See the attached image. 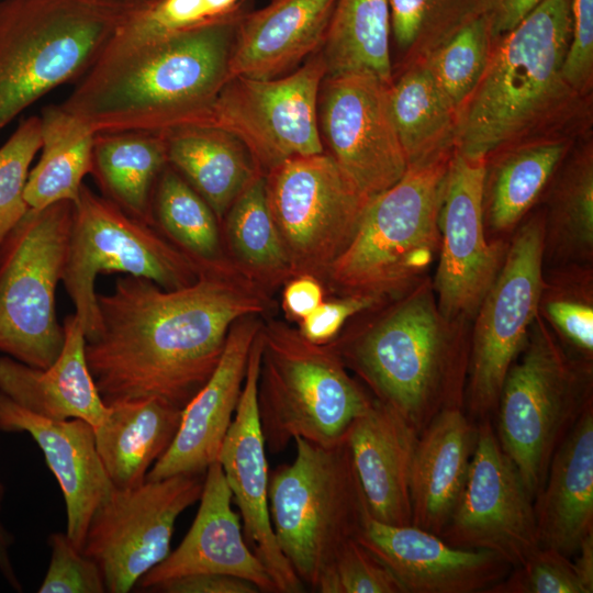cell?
<instances>
[{
  "instance_id": "6da1fadb",
  "label": "cell",
  "mask_w": 593,
  "mask_h": 593,
  "mask_svg": "<svg viewBox=\"0 0 593 593\" xmlns=\"http://www.w3.org/2000/svg\"><path fill=\"white\" fill-rule=\"evenodd\" d=\"M97 301L100 331L86 357L103 402L156 398L180 409L215 370L231 326L267 303L259 282L227 261L174 290L125 275Z\"/></svg>"
},
{
  "instance_id": "7a4b0ae2",
  "label": "cell",
  "mask_w": 593,
  "mask_h": 593,
  "mask_svg": "<svg viewBox=\"0 0 593 593\" xmlns=\"http://www.w3.org/2000/svg\"><path fill=\"white\" fill-rule=\"evenodd\" d=\"M243 12L118 51H104L60 107L94 134L165 133L208 124L230 78Z\"/></svg>"
},
{
  "instance_id": "3957f363",
  "label": "cell",
  "mask_w": 593,
  "mask_h": 593,
  "mask_svg": "<svg viewBox=\"0 0 593 593\" xmlns=\"http://www.w3.org/2000/svg\"><path fill=\"white\" fill-rule=\"evenodd\" d=\"M331 344L371 395L417 435L443 411L465 409L470 337L441 315L428 278L372 325Z\"/></svg>"
},
{
  "instance_id": "277c9868",
  "label": "cell",
  "mask_w": 593,
  "mask_h": 593,
  "mask_svg": "<svg viewBox=\"0 0 593 593\" xmlns=\"http://www.w3.org/2000/svg\"><path fill=\"white\" fill-rule=\"evenodd\" d=\"M572 0H544L494 40L488 66L458 113L455 149L488 159L571 110L581 96L563 77Z\"/></svg>"
},
{
  "instance_id": "5b68a950",
  "label": "cell",
  "mask_w": 593,
  "mask_h": 593,
  "mask_svg": "<svg viewBox=\"0 0 593 593\" xmlns=\"http://www.w3.org/2000/svg\"><path fill=\"white\" fill-rule=\"evenodd\" d=\"M150 0H0V131L79 80Z\"/></svg>"
},
{
  "instance_id": "8992f818",
  "label": "cell",
  "mask_w": 593,
  "mask_h": 593,
  "mask_svg": "<svg viewBox=\"0 0 593 593\" xmlns=\"http://www.w3.org/2000/svg\"><path fill=\"white\" fill-rule=\"evenodd\" d=\"M258 418L266 449L295 438L329 446L344 440L374 398L349 376L331 343L314 344L283 323L260 329Z\"/></svg>"
},
{
  "instance_id": "52a82bcc",
  "label": "cell",
  "mask_w": 593,
  "mask_h": 593,
  "mask_svg": "<svg viewBox=\"0 0 593 593\" xmlns=\"http://www.w3.org/2000/svg\"><path fill=\"white\" fill-rule=\"evenodd\" d=\"M294 443L293 461L269 474V511L280 550L315 590L327 564L371 516L347 437L329 446Z\"/></svg>"
},
{
  "instance_id": "ba28073f",
  "label": "cell",
  "mask_w": 593,
  "mask_h": 593,
  "mask_svg": "<svg viewBox=\"0 0 593 593\" xmlns=\"http://www.w3.org/2000/svg\"><path fill=\"white\" fill-rule=\"evenodd\" d=\"M450 156L409 166L396 183L370 198L350 244L327 272L337 291L383 300L425 279L439 250L440 198Z\"/></svg>"
},
{
  "instance_id": "9c48e42d",
  "label": "cell",
  "mask_w": 593,
  "mask_h": 593,
  "mask_svg": "<svg viewBox=\"0 0 593 593\" xmlns=\"http://www.w3.org/2000/svg\"><path fill=\"white\" fill-rule=\"evenodd\" d=\"M500 393L495 430L534 499L551 458L593 405L592 361L562 346L538 314Z\"/></svg>"
},
{
  "instance_id": "30bf717a",
  "label": "cell",
  "mask_w": 593,
  "mask_h": 593,
  "mask_svg": "<svg viewBox=\"0 0 593 593\" xmlns=\"http://www.w3.org/2000/svg\"><path fill=\"white\" fill-rule=\"evenodd\" d=\"M155 226L127 214L82 184L61 282L75 305L87 340L100 331L96 278L121 272L154 281L166 290L188 287L205 271Z\"/></svg>"
},
{
  "instance_id": "8fae6325",
  "label": "cell",
  "mask_w": 593,
  "mask_h": 593,
  "mask_svg": "<svg viewBox=\"0 0 593 593\" xmlns=\"http://www.w3.org/2000/svg\"><path fill=\"white\" fill-rule=\"evenodd\" d=\"M74 202L29 209L0 246V353L36 368L49 367L65 339L56 318Z\"/></svg>"
},
{
  "instance_id": "7c38bea8",
  "label": "cell",
  "mask_w": 593,
  "mask_h": 593,
  "mask_svg": "<svg viewBox=\"0 0 593 593\" xmlns=\"http://www.w3.org/2000/svg\"><path fill=\"white\" fill-rule=\"evenodd\" d=\"M544 267L545 216L538 214L513 235L501 269L474 315L465 407L475 423L495 413L505 377L539 314Z\"/></svg>"
},
{
  "instance_id": "4fadbf2b",
  "label": "cell",
  "mask_w": 593,
  "mask_h": 593,
  "mask_svg": "<svg viewBox=\"0 0 593 593\" xmlns=\"http://www.w3.org/2000/svg\"><path fill=\"white\" fill-rule=\"evenodd\" d=\"M266 177L269 209L292 276H327L370 200L328 153L287 159Z\"/></svg>"
},
{
  "instance_id": "5bb4252c",
  "label": "cell",
  "mask_w": 593,
  "mask_h": 593,
  "mask_svg": "<svg viewBox=\"0 0 593 593\" xmlns=\"http://www.w3.org/2000/svg\"><path fill=\"white\" fill-rule=\"evenodd\" d=\"M325 75L318 51L303 66L281 77H231L206 125L236 136L264 175L287 159L323 153L317 99Z\"/></svg>"
},
{
  "instance_id": "9a60e30c",
  "label": "cell",
  "mask_w": 593,
  "mask_h": 593,
  "mask_svg": "<svg viewBox=\"0 0 593 593\" xmlns=\"http://www.w3.org/2000/svg\"><path fill=\"white\" fill-rule=\"evenodd\" d=\"M204 474L114 488L92 514L81 551L100 567L107 592L126 593L170 552L175 523L199 501Z\"/></svg>"
},
{
  "instance_id": "2e32d148",
  "label": "cell",
  "mask_w": 593,
  "mask_h": 593,
  "mask_svg": "<svg viewBox=\"0 0 593 593\" xmlns=\"http://www.w3.org/2000/svg\"><path fill=\"white\" fill-rule=\"evenodd\" d=\"M484 158L452 152L439 208V262L433 289L451 324L472 318L504 261L510 240L490 239L483 220ZM465 326V325H462Z\"/></svg>"
},
{
  "instance_id": "e0dca14e",
  "label": "cell",
  "mask_w": 593,
  "mask_h": 593,
  "mask_svg": "<svg viewBox=\"0 0 593 593\" xmlns=\"http://www.w3.org/2000/svg\"><path fill=\"white\" fill-rule=\"evenodd\" d=\"M533 501L485 418L478 423L465 490L439 537L457 548L494 552L514 568L540 547Z\"/></svg>"
},
{
  "instance_id": "ac0fdd59",
  "label": "cell",
  "mask_w": 593,
  "mask_h": 593,
  "mask_svg": "<svg viewBox=\"0 0 593 593\" xmlns=\"http://www.w3.org/2000/svg\"><path fill=\"white\" fill-rule=\"evenodd\" d=\"M390 83L369 74L325 76L317 99L323 145L367 197L396 183L409 165L394 125Z\"/></svg>"
},
{
  "instance_id": "d6986e66",
  "label": "cell",
  "mask_w": 593,
  "mask_h": 593,
  "mask_svg": "<svg viewBox=\"0 0 593 593\" xmlns=\"http://www.w3.org/2000/svg\"><path fill=\"white\" fill-rule=\"evenodd\" d=\"M261 329V328H260ZM260 331L254 339L237 410L217 462L242 517L244 538L280 593H301L305 585L280 550L269 511V470L258 410Z\"/></svg>"
},
{
  "instance_id": "ffe728a7",
  "label": "cell",
  "mask_w": 593,
  "mask_h": 593,
  "mask_svg": "<svg viewBox=\"0 0 593 593\" xmlns=\"http://www.w3.org/2000/svg\"><path fill=\"white\" fill-rule=\"evenodd\" d=\"M357 539L391 571L404 593H485L512 570L494 552L454 547L413 525L370 517Z\"/></svg>"
},
{
  "instance_id": "44dd1931",
  "label": "cell",
  "mask_w": 593,
  "mask_h": 593,
  "mask_svg": "<svg viewBox=\"0 0 593 593\" xmlns=\"http://www.w3.org/2000/svg\"><path fill=\"white\" fill-rule=\"evenodd\" d=\"M261 326L255 315L244 316L231 326L220 362L182 409L178 432L167 451L149 469L147 481L205 474L217 461L237 410L249 353Z\"/></svg>"
},
{
  "instance_id": "7402d4cb",
  "label": "cell",
  "mask_w": 593,
  "mask_h": 593,
  "mask_svg": "<svg viewBox=\"0 0 593 593\" xmlns=\"http://www.w3.org/2000/svg\"><path fill=\"white\" fill-rule=\"evenodd\" d=\"M199 501L194 521L180 545L141 578V586L154 589L183 575L221 573L247 580L260 592H278L244 538L239 515L232 508V493L217 461L205 471Z\"/></svg>"
},
{
  "instance_id": "603a6c76",
  "label": "cell",
  "mask_w": 593,
  "mask_h": 593,
  "mask_svg": "<svg viewBox=\"0 0 593 593\" xmlns=\"http://www.w3.org/2000/svg\"><path fill=\"white\" fill-rule=\"evenodd\" d=\"M0 432L27 433L38 445L64 495L66 534L81 550L92 514L115 488L98 455L93 427L79 418L43 417L0 392Z\"/></svg>"
},
{
  "instance_id": "cb8c5ba5",
  "label": "cell",
  "mask_w": 593,
  "mask_h": 593,
  "mask_svg": "<svg viewBox=\"0 0 593 593\" xmlns=\"http://www.w3.org/2000/svg\"><path fill=\"white\" fill-rule=\"evenodd\" d=\"M337 0H270L242 14L230 58V78L284 76L321 51Z\"/></svg>"
},
{
  "instance_id": "d4e9b609",
  "label": "cell",
  "mask_w": 593,
  "mask_h": 593,
  "mask_svg": "<svg viewBox=\"0 0 593 593\" xmlns=\"http://www.w3.org/2000/svg\"><path fill=\"white\" fill-rule=\"evenodd\" d=\"M64 346L47 368L22 363L9 356L0 357V392L22 407L46 418H79L98 427L108 415L89 370L86 336L74 313L64 322Z\"/></svg>"
},
{
  "instance_id": "484cf974",
  "label": "cell",
  "mask_w": 593,
  "mask_h": 593,
  "mask_svg": "<svg viewBox=\"0 0 593 593\" xmlns=\"http://www.w3.org/2000/svg\"><path fill=\"white\" fill-rule=\"evenodd\" d=\"M417 434L391 407L374 399L347 434L371 518L412 525L410 474Z\"/></svg>"
},
{
  "instance_id": "4316f807",
  "label": "cell",
  "mask_w": 593,
  "mask_h": 593,
  "mask_svg": "<svg viewBox=\"0 0 593 593\" xmlns=\"http://www.w3.org/2000/svg\"><path fill=\"white\" fill-rule=\"evenodd\" d=\"M478 423L465 409L439 413L417 436L410 474L412 525L440 535L465 490Z\"/></svg>"
},
{
  "instance_id": "83f0119b",
  "label": "cell",
  "mask_w": 593,
  "mask_h": 593,
  "mask_svg": "<svg viewBox=\"0 0 593 593\" xmlns=\"http://www.w3.org/2000/svg\"><path fill=\"white\" fill-rule=\"evenodd\" d=\"M533 506L540 547L571 558L593 534V405L553 454Z\"/></svg>"
},
{
  "instance_id": "f1b7e54d",
  "label": "cell",
  "mask_w": 593,
  "mask_h": 593,
  "mask_svg": "<svg viewBox=\"0 0 593 593\" xmlns=\"http://www.w3.org/2000/svg\"><path fill=\"white\" fill-rule=\"evenodd\" d=\"M107 405L105 419L93 428L98 455L115 488L137 486L171 445L182 409L156 398Z\"/></svg>"
},
{
  "instance_id": "f546056e",
  "label": "cell",
  "mask_w": 593,
  "mask_h": 593,
  "mask_svg": "<svg viewBox=\"0 0 593 593\" xmlns=\"http://www.w3.org/2000/svg\"><path fill=\"white\" fill-rule=\"evenodd\" d=\"M168 164L222 220L235 199L261 172L246 146L213 125H186L161 133Z\"/></svg>"
},
{
  "instance_id": "4dcf8cb0",
  "label": "cell",
  "mask_w": 593,
  "mask_h": 593,
  "mask_svg": "<svg viewBox=\"0 0 593 593\" xmlns=\"http://www.w3.org/2000/svg\"><path fill=\"white\" fill-rule=\"evenodd\" d=\"M566 138L537 139L508 148L486 165L483 220L486 236L505 238L536 203L569 150Z\"/></svg>"
},
{
  "instance_id": "1f68e13d",
  "label": "cell",
  "mask_w": 593,
  "mask_h": 593,
  "mask_svg": "<svg viewBox=\"0 0 593 593\" xmlns=\"http://www.w3.org/2000/svg\"><path fill=\"white\" fill-rule=\"evenodd\" d=\"M167 165V147L161 133L96 134L90 174L103 197L150 225L154 191Z\"/></svg>"
},
{
  "instance_id": "d6a6232c",
  "label": "cell",
  "mask_w": 593,
  "mask_h": 593,
  "mask_svg": "<svg viewBox=\"0 0 593 593\" xmlns=\"http://www.w3.org/2000/svg\"><path fill=\"white\" fill-rule=\"evenodd\" d=\"M390 107L407 165L449 157L456 147L458 115L423 61L406 66L389 87Z\"/></svg>"
},
{
  "instance_id": "836d02e7",
  "label": "cell",
  "mask_w": 593,
  "mask_h": 593,
  "mask_svg": "<svg viewBox=\"0 0 593 593\" xmlns=\"http://www.w3.org/2000/svg\"><path fill=\"white\" fill-rule=\"evenodd\" d=\"M41 119V157L30 170L25 201L43 209L59 201L75 202L83 178L92 169L96 134L60 104L47 105Z\"/></svg>"
},
{
  "instance_id": "e575fe53",
  "label": "cell",
  "mask_w": 593,
  "mask_h": 593,
  "mask_svg": "<svg viewBox=\"0 0 593 593\" xmlns=\"http://www.w3.org/2000/svg\"><path fill=\"white\" fill-rule=\"evenodd\" d=\"M389 0H337L321 48L327 77L369 74L391 83Z\"/></svg>"
},
{
  "instance_id": "d590c367",
  "label": "cell",
  "mask_w": 593,
  "mask_h": 593,
  "mask_svg": "<svg viewBox=\"0 0 593 593\" xmlns=\"http://www.w3.org/2000/svg\"><path fill=\"white\" fill-rule=\"evenodd\" d=\"M593 255V155L586 148L559 176L545 217V258L584 266ZM586 266V265H585Z\"/></svg>"
},
{
  "instance_id": "8d00e7d4",
  "label": "cell",
  "mask_w": 593,
  "mask_h": 593,
  "mask_svg": "<svg viewBox=\"0 0 593 593\" xmlns=\"http://www.w3.org/2000/svg\"><path fill=\"white\" fill-rule=\"evenodd\" d=\"M152 220L164 236L201 266L210 268L224 261L215 213L169 164L156 183Z\"/></svg>"
},
{
  "instance_id": "74e56055",
  "label": "cell",
  "mask_w": 593,
  "mask_h": 593,
  "mask_svg": "<svg viewBox=\"0 0 593 593\" xmlns=\"http://www.w3.org/2000/svg\"><path fill=\"white\" fill-rule=\"evenodd\" d=\"M226 235L239 267L257 282L292 276L269 209L262 172L253 178L227 211Z\"/></svg>"
},
{
  "instance_id": "f35d334b",
  "label": "cell",
  "mask_w": 593,
  "mask_h": 593,
  "mask_svg": "<svg viewBox=\"0 0 593 593\" xmlns=\"http://www.w3.org/2000/svg\"><path fill=\"white\" fill-rule=\"evenodd\" d=\"M493 5L494 0H389L391 35L409 66L491 12Z\"/></svg>"
},
{
  "instance_id": "ab89813d",
  "label": "cell",
  "mask_w": 593,
  "mask_h": 593,
  "mask_svg": "<svg viewBox=\"0 0 593 593\" xmlns=\"http://www.w3.org/2000/svg\"><path fill=\"white\" fill-rule=\"evenodd\" d=\"M494 40L488 12L421 60L457 115L488 66Z\"/></svg>"
},
{
  "instance_id": "60d3db41",
  "label": "cell",
  "mask_w": 593,
  "mask_h": 593,
  "mask_svg": "<svg viewBox=\"0 0 593 593\" xmlns=\"http://www.w3.org/2000/svg\"><path fill=\"white\" fill-rule=\"evenodd\" d=\"M546 278L539 313L564 342L572 355L592 361L593 298L591 269L566 266Z\"/></svg>"
},
{
  "instance_id": "b9f144b4",
  "label": "cell",
  "mask_w": 593,
  "mask_h": 593,
  "mask_svg": "<svg viewBox=\"0 0 593 593\" xmlns=\"http://www.w3.org/2000/svg\"><path fill=\"white\" fill-rule=\"evenodd\" d=\"M41 144V119L32 115L0 147V246L30 209L24 192Z\"/></svg>"
},
{
  "instance_id": "7bdbcfd3",
  "label": "cell",
  "mask_w": 593,
  "mask_h": 593,
  "mask_svg": "<svg viewBox=\"0 0 593 593\" xmlns=\"http://www.w3.org/2000/svg\"><path fill=\"white\" fill-rule=\"evenodd\" d=\"M321 593H404L391 571L358 539L345 544L324 569Z\"/></svg>"
},
{
  "instance_id": "ee69618b",
  "label": "cell",
  "mask_w": 593,
  "mask_h": 593,
  "mask_svg": "<svg viewBox=\"0 0 593 593\" xmlns=\"http://www.w3.org/2000/svg\"><path fill=\"white\" fill-rule=\"evenodd\" d=\"M485 593H586L570 557L539 547Z\"/></svg>"
},
{
  "instance_id": "f6af8a7d",
  "label": "cell",
  "mask_w": 593,
  "mask_h": 593,
  "mask_svg": "<svg viewBox=\"0 0 593 593\" xmlns=\"http://www.w3.org/2000/svg\"><path fill=\"white\" fill-rule=\"evenodd\" d=\"M48 545L52 556L46 574L38 588L40 593L107 592L99 564L79 550L67 534H51Z\"/></svg>"
},
{
  "instance_id": "bcb514c9",
  "label": "cell",
  "mask_w": 593,
  "mask_h": 593,
  "mask_svg": "<svg viewBox=\"0 0 593 593\" xmlns=\"http://www.w3.org/2000/svg\"><path fill=\"white\" fill-rule=\"evenodd\" d=\"M563 77L580 94L593 78V0H572L571 40L563 64Z\"/></svg>"
},
{
  "instance_id": "7dc6e473",
  "label": "cell",
  "mask_w": 593,
  "mask_h": 593,
  "mask_svg": "<svg viewBox=\"0 0 593 593\" xmlns=\"http://www.w3.org/2000/svg\"><path fill=\"white\" fill-rule=\"evenodd\" d=\"M382 299L349 294L334 301L322 302L302 320L300 333L314 344H328L351 316L378 305Z\"/></svg>"
},
{
  "instance_id": "c3c4849f",
  "label": "cell",
  "mask_w": 593,
  "mask_h": 593,
  "mask_svg": "<svg viewBox=\"0 0 593 593\" xmlns=\"http://www.w3.org/2000/svg\"><path fill=\"white\" fill-rule=\"evenodd\" d=\"M166 593H258L251 582L221 573H194L171 579L154 588Z\"/></svg>"
},
{
  "instance_id": "681fc988",
  "label": "cell",
  "mask_w": 593,
  "mask_h": 593,
  "mask_svg": "<svg viewBox=\"0 0 593 593\" xmlns=\"http://www.w3.org/2000/svg\"><path fill=\"white\" fill-rule=\"evenodd\" d=\"M324 292L312 276H296L283 291V306L289 315L303 320L322 302Z\"/></svg>"
},
{
  "instance_id": "f907efd6",
  "label": "cell",
  "mask_w": 593,
  "mask_h": 593,
  "mask_svg": "<svg viewBox=\"0 0 593 593\" xmlns=\"http://www.w3.org/2000/svg\"><path fill=\"white\" fill-rule=\"evenodd\" d=\"M544 0H494L491 11L494 38L514 29Z\"/></svg>"
},
{
  "instance_id": "816d5d0a",
  "label": "cell",
  "mask_w": 593,
  "mask_h": 593,
  "mask_svg": "<svg viewBox=\"0 0 593 593\" xmlns=\"http://www.w3.org/2000/svg\"><path fill=\"white\" fill-rule=\"evenodd\" d=\"M4 495H5V486L0 481V513L2 510ZM13 541L14 539H13L12 534L3 526V524L0 521V572L14 590L21 591L22 589L21 583L15 574V571L13 569L11 559L9 556V549L13 545Z\"/></svg>"
},
{
  "instance_id": "f5cc1de1",
  "label": "cell",
  "mask_w": 593,
  "mask_h": 593,
  "mask_svg": "<svg viewBox=\"0 0 593 593\" xmlns=\"http://www.w3.org/2000/svg\"><path fill=\"white\" fill-rule=\"evenodd\" d=\"M577 559L573 561L575 572L582 582L586 593L593 592V534L581 542Z\"/></svg>"
},
{
  "instance_id": "db71d44e",
  "label": "cell",
  "mask_w": 593,
  "mask_h": 593,
  "mask_svg": "<svg viewBox=\"0 0 593 593\" xmlns=\"http://www.w3.org/2000/svg\"><path fill=\"white\" fill-rule=\"evenodd\" d=\"M212 19L223 16L238 8L243 0H204Z\"/></svg>"
}]
</instances>
